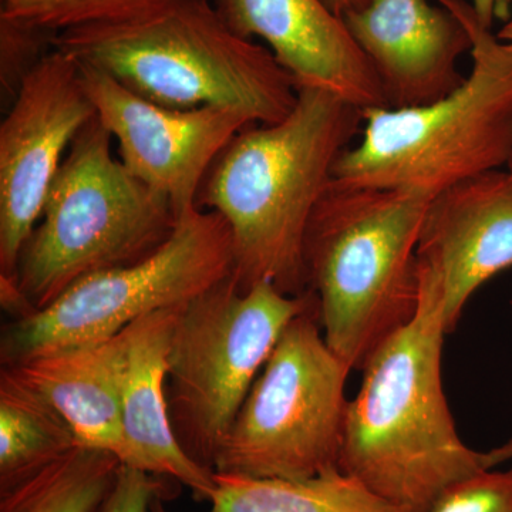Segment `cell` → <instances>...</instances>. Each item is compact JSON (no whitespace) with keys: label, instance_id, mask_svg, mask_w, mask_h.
Wrapping results in <instances>:
<instances>
[{"label":"cell","instance_id":"1","mask_svg":"<svg viewBox=\"0 0 512 512\" xmlns=\"http://www.w3.org/2000/svg\"><path fill=\"white\" fill-rule=\"evenodd\" d=\"M363 121L362 109L335 94L299 87L285 119L244 128L211 165L197 205L227 222L241 291L259 281L286 295L308 291L306 229Z\"/></svg>","mask_w":512,"mask_h":512},{"label":"cell","instance_id":"2","mask_svg":"<svg viewBox=\"0 0 512 512\" xmlns=\"http://www.w3.org/2000/svg\"><path fill=\"white\" fill-rule=\"evenodd\" d=\"M419 282L416 315L362 369L338 464L400 512H431L453 485L487 470L484 453L458 436L444 394L440 293Z\"/></svg>","mask_w":512,"mask_h":512},{"label":"cell","instance_id":"3","mask_svg":"<svg viewBox=\"0 0 512 512\" xmlns=\"http://www.w3.org/2000/svg\"><path fill=\"white\" fill-rule=\"evenodd\" d=\"M56 49L170 109L221 107L266 126L298 100L271 50L235 35L210 0H170L136 18L64 30Z\"/></svg>","mask_w":512,"mask_h":512},{"label":"cell","instance_id":"4","mask_svg":"<svg viewBox=\"0 0 512 512\" xmlns=\"http://www.w3.org/2000/svg\"><path fill=\"white\" fill-rule=\"evenodd\" d=\"M431 197L330 181L313 211L303 265L329 348L362 370L420 301L416 249Z\"/></svg>","mask_w":512,"mask_h":512},{"label":"cell","instance_id":"5","mask_svg":"<svg viewBox=\"0 0 512 512\" xmlns=\"http://www.w3.org/2000/svg\"><path fill=\"white\" fill-rule=\"evenodd\" d=\"M111 141L97 116L74 138L15 274L0 278L13 319L42 311L87 276L143 261L173 235V204L113 156Z\"/></svg>","mask_w":512,"mask_h":512},{"label":"cell","instance_id":"6","mask_svg":"<svg viewBox=\"0 0 512 512\" xmlns=\"http://www.w3.org/2000/svg\"><path fill=\"white\" fill-rule=\"evenodd\" d=\"M466 26L473 66L443 99L363 111L362 138L340 154L333 181L434 195L512 160V43L481 25L467 0H437Z\"/></svg>","mask_w":512,"mask_h":512},{"label":"cell","instance_id":"7","mask_svg":"<svg viewBox=\"0 0 512 512\" xmlns=\"http://www.w3.org/2000/svg\"><path fill=\"white\" fill-rule=\"evenodd\" d=\"M316 302L309 289L291 296L269 281L241 291L231 275L181 306L167 357L168 407L175 436L202 467L212 471L286 326Z\"/></svg>","mask_w":512,"mask_h":512},{"label":"cell","instance_id":"8","mask_svg":"<svg viewBox=\"0 0 512 512\" xmlns=\"http://www.w3.org/2000/svg\"><path fill=\"white\" fill-rule=\"evenodd\" d=\"M350 370L326 343L316 302L286 326L218 447L212 471L301 480L338 467Z\"/></svg>","mask_w":512,"mask_h":512},{"label":"cell","instance_id":"9","mask_svg":"<svg viewBox=\"0 0 512 512\" xmlns=\"http://www.w3.org/2000/svg\"><path fill=\"white\" fill-rule=\"evenodd\" d=\"M234 274L227 222L194 207L167 242L133 265L87 276L42 311L13 319L0 339L2 366L113 338L150 313L181 308Z\"/></svg>","mask_w":512,"mask_h":512},{"label":"cell","instance_id":"10","mask_svg":"<svg viewBox=\"0 0 512 512\" xmlns=\"http://www.w3.org/2000/svg\"><path fill=\"white\" fill-rule=\"evenodd\" d=\"M96 117L80 64L55 49L0 124V278L15 274L74 138Z\"/></svg>","mask_w":512,"mask_h":512},{"label":"cell","instance_id":"11","mask_svg":"<svg viewBox=\"0 0 512 512\" xmlns=\"http://www.w3.org/2000/svg\"><path fill=\"white\" fill-rule=\"evenodd\" d=\"M80 72L97 119L119 144L121 163L164 195L178 218L198 207L201 185L232 138L255 126L244 114L221 107L160 106L86 64Z\"/></svg>","mask_w":512,"mask_h":512},{"label":"cell","instance_id":"12","mask_svg":"<svg viewBox=\"0 0 512 512\" xmlns=\"http://www.w3.org/2000/svg\"><path fill=\"white\" fill-rule=\"evenodd\" d=\"M419 279L440 293L447 333L495 275L512 266V174L461 181L429 202L416 249Z\"/></svg>","mask_w":512,"mask_h":512},{"label":"cell","instance_id":"13","mask_svg":"<svg viewBox=\"0 0 512 512\" xmlns=\"http://www.w3.org/2000/svg\"><path fill=\"white\" fill-rule=\"evenodd\" d=\"M235 35L264 40L299 87L333 93L363 111L389 109L372 64L323 0H210Z\"/></svg>","mask_w":512,"mask_h":512},{"label":"cell","instance_id":"14","mask_svg":"<svg viewBox=\"0 0 512 512\" xmlns=\"http://www.w3.org/2000/svg\"><path fill=\"white\" fill-rule=\"evenodd\" d=\"M375 70L389 109L443 99L463 84L458 59L471 50L466 26L427 0H370L343 16Z\"/></svg>","mask_w":512,"mask_h":512},{"label":"cell","instance_id":"15","mask_svg":"<svg viewBox=\"0 0 512 512\" xmlns=\"http://www.w3.org/2000/svg\"><path fill=\"white\" fill-rule=\"evenodd\" d=\"M180 308L144 316L121 330L124 375L121 387L120 461L151 476L190 488L195 500H210L215 473L188 456L171 423L167 357Z\"/></svg>","mask_w":512,"mask_h":512},{"label":"cell","instance_id":"16","mask_svg":"<svg viewBox=\"0 0 512 512\" xmlns=\"http://www.w3.org/2000/svg\"><path fill=\"white\" fill-rule=\"evenodd\" d=\"M2 369L42 394L70 424L80 446L120 457L123 333L52 350Z\"/></svg>","mask_w":512,"mask_h":512},{"label":"cell","instance_id":"17","mask_svg":"<svg viewBox=\"0 0 512 512\" xmlns=\"http://www.w3.org/2000/svg\"><path fill=\"white\" fill-rule=\"evenodd\" d=\"M208 512H400L339 467L301 480L215 474Z\"/></svg>","mask_w":512,"mask_h":512},{"label":"cell","instance_id":"18","mask_svg":"<svg viewBox=\"0 0 512 512\" xmlns=\"http://www.w3.org/2000/svg\"><path fill=\"white\" fill-rule=\"evenodd\" d=\"M80 446L66 419L42 394L0 372V494Z\"/></svg>","mask_w":512,"mask_h":512},{"label":"cell","instance_id":"19","mask_svg":"<svg viewBox=\"0 0 512 512\" xmlns=\"http://www.w3.org/2000/svg\"><path fill=\"white\" fill-rule=\"evenodd\" d=\"M121 461L109 451L77 446L45 470L0 494V512H96Z\"/></svg>","mask_w":512,"mask_h":512},{"label":"cell","instance_id":"20","mask_svg":"<svg viewBox=\"0 0 512 512\" xmlns=\"http://www.w3.org/2000/svg\"><path fill=\"white\" fill-rule=\"evenodd\" d=\"M167 2L170 0H2L0 13L62 33L136 18Z\"/></svg>","mask_w":512,"mask_h":512},{"label":"cell","instance_id":"21","mask_svg":"<svg viewBox=\"0 0 512 512\" xmlns=\"http://www.w3.org/2000/svg\"><path fill=\"white\" fill-rule=\"evenodd\" d=\"M59 33L0 13V90L9 106L37 66L56 49Z\"/></svg>","mask_w":512,"mask_h":512},{"label":"cell","instance_id":"22","mask_svg":"<svg viewBox=\"0 0 512 512\" xmlns=\"http://www.w3.org/2000/svg\"><path fill=\"white\" fill-rule=\"evenodd\" d=\"M431 512H512V468L481 471L453 485Z\"/></svg>","mask_w":512,"mask_h":512},{"label":"cell","instance_id":"23","mask_svg":"<svg viewBox=\"0 0 512 512\" xmlns=\"http://www.w3.org/2000/svg\"><path fill=\"white\" fill-rule=\"evenodd\" d=\"M168 494L170 488L161 477L121 464L110 493L96 512H150L153 501Z\"/></svg>","mask_w":512,"mask_h":512},{"label":"cell","instance_id":"24","mask_svg":"<svg viewBox=\"0 0 512 512\" xmlns=\"http://www.w3.org/2000/svg\"><path fill=\"white\" fill-rule=\"evenodd\" d=\"M470 3L481 25L491 29L495 18L512 5V0H470Z\"/></svg>","mask_w":512,"mask_h":512},{"label":"cell","instance_id":"25","mask_svg":"<svg viewBox=\"0 0 512 512\" xmlns=\"http://www.w3.org/2000/svg\"><path fill=\"white\" fill-rule=\"evenodd\" d=\"M511 458L512 437L503 446L493 448V450L484 453L485 467H487V470H491V468L498 466V464H503L505 461L511 460Z\"/></svg>","mask_w":512,"mask_h":512},{"label":"cell","instance_id":"26","mask_svg":"<svg viewBox=\"0 0 512 512\" xmlns=\"http://www.w3.org/2000/svg\"><path fill=\"white\" fill-rule=\"evenodd\" d=\"M323 2L333 13L343 18L353 10L365 8L370 0H323Z\"/></svg>","mask_w":512,"mask_h":512},{"label":"cell","instance_id":"27","mask_svg":"<svg viewBox=\"0 0 512 512\" xmlns=\"http://www.w3.org/2000/svg\"><path fill=\"white\" fill-rule=\"evenodd\" d=\"M498 39L504 40V42H512V20L498 33Z\"/></svg>","mask_w":512,"mask_h":512},{"label":"cell","instance_id":"28","mask_svg":"<svg viewBox=\"0 0 512 512\" xmlns=\"http://www.w3.org/2000/svg\"><path fill=\"white\" fill-rule=\"evenodd\" d=\"M167 500L165 497H157L156 500L151 504L150 512H168L167 508H165L164 501Z\"/></svg>","mask_w":512,"mask_h":512},{"label":"cell","instance_id":"29","mask_svg":"<svg viewBox=\"0 0 512 512\" xmlns=\"http://www.w3.org/2000/svg\"><path fill=\"white\" fill-rule=\"evenodd\" d=\"M507 170L512 174V160L510 161V164H508Z\"/></svg>","mask_w":512,"mask_h":512},{"label":"cell","instance_id":"30","mask_svg":"<svg viewBox=\"0 0 512 512\" xmlns=\"http://www.w3.org/2000/svg\"><path fill=\"white\" fill-rule=\"evenodd\" d=\"M510 43H512V42H510Z\"/></svg>","mask_w":512,"mask_h":512}]
</instances>
